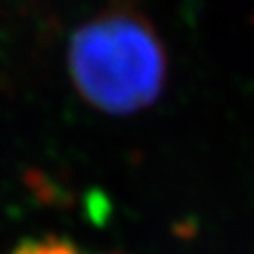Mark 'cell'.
Segmentation results:
<instances>
[{
    "mask_svg": "<svg viewBox=\"0 0 254 254\" xmlns=\"http://www.w3.org/2000/svg\"><path fill=\"white\" fill-rule=\"evenodd\" d=\"M68 68L85 102L108 115H133L161 95L168 55L144 15L113 9L72 34Z\"/></svg>",
    "mask_w": 254,
    "mask_h": 254,
    "instance_id": "cell-1",
    "label": "cell"
},
{
    "mask_svg": "<svg viewBox=\"0 0 254 254\" xmlns=\"http://www.w3.org/2000/svg\"><path fill=\"white\" fill-rule=\"evenodd\" d=\"M13 254H87L78 250L74 244L64 240H38L21 244Z\"/></svg>",
    "mask_w": 254,
    "mask_h": 254,
    "instance_id": "cell-2",
    "label": "cell"
}]
</instances>
